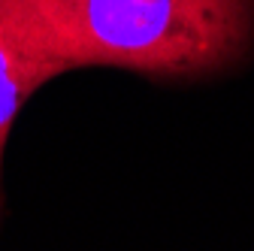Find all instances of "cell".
<instances>
[{"label": "cell", "mask_w": 254, "mask_h": 251, "mask_svg": "<svg viewBox=\"0 0 254 251\" xmlns=\"http://www.w3.org/2000/svg\"><path fill=\"white\" fill-rule=\"evenodd\" d=\"M70 67L40 40L37 27L15 6V0H0V167L6 139L18 109L40 85Z\"/></svg>", "instance_id": "7a4b0ae2"}, {"label": "cell", "mask_w": 254, "mask_h": 251, "mask_svg": "<svg viewBox=\"0 0 254 251\" xmlns=\"http://www.w3.org/2000/svg\"><path fill=\"white\" fill-rule=\"evenodd\" d=\"M67 67L197 76L242 55L254 0H15Z\"/></svg>", "instance_id": "6da1fadb"}]
</instances>
